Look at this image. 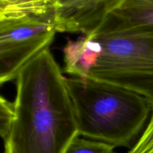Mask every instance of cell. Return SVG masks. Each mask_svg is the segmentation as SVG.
Returning <instances> with one entry per match:
<instances>
[{
	"mask_svg": "<svg viewBox=\"0 0 153 153\" xmlns=\"http://www.w3.org/2000/svg\"><path fill=\"white\" fill-rule=\"evenodd\" d=\"M65 79L49 49L21 69L4 153H64L79 136Z\"/></svg>",
	"mask_w": 153,
	"mask_h": 153,
	"instance_id": "cell-1",
	"label": "cell"
},
{
	"mask_svg": "<svg viewBox=\"0 0 153 153\" xmlns=\"http://www.w3.org/2000/svg\"><path fill=\"white\" fill-rule=\"evenodd\" d=\"M79 136L130 147L152 113L150 102L131 91L88 78H66Z\"/></svg>",
	"mask_w": 153,
	"mask_h": 153,
	"instance_id": "cell-2",
	"label": "cell"
},
{
	"mask_svg": "<svg viewBox=\"0 0 153 153\" xmlns=\"http://www.w3.org/2000/svg\"><path fill=\"white\" fill-rule=\"evenodd\" d=\"M93 34L102 52L89 78L141 95L153 108V30L137 26Z\"/></svg>",
	"mask_w": 153,
	"mask_h": 153,
	"instance_id": "cell-3",
	"label": "cell"
},
{
	"mask_svg": "<svg viewBox=\"0 0 153 153\" xmlns=\"http://www.w3.org/2000/svg\"><path fill=\"white\" fill-rule=\"evenodd\" d=\"M57 32L55 16L0 20V84L16 79L24 66L49 49Z\"/></svg>",
	"mask_w": 153,
	"mask_h": 153,
	"instance_id": "cell-4",
	"label": "cell"
},
{
	"mask_svg": "<svg viewBox=\"0 0 153 153\" xmlns=\"http://www.w3.org/2000/svg\"><path fill=\"white\" fill-rule=\"evenodd\" d=\"M108 0H56L58 32L93 34L107 16Z\"/></svg>",
	"mask_w": 153,
	"mask_h": 153,
	"instance_id": "cell-5",
	"label": "cell"
},
{
	"mask_svg": "<svg viewBox=\"0 0 153 153\" xmlns=\"http://www.w3.org/2000/svg\"><path fill=\"white\" fill-rule=\"evenodd\" d=\"M153 30V0H122L94 33H107L131 27Z\"/></svg>",
	"mask_w": 153,
	"mask_h": 153,
	"instance_id": "cell-6",
	"label": "cell"
},
{
	"mask_svg": "<svg viewBox=\"0 0 153 153\" xmlns=\"http://www.w3.org/2000/svg\"><path fill=\"white\" fill-rule=\"evenodd\" d=\"M102 52V46L91 34L76 40L67 39L63 49L64 72L73 77L87 80Z\"/></svg>",
	"mask_w": 153,
	"mask_h": 153,
	"instance_id": "cell-7",
	"label": "cell"
},
{
	"mask_svg": "<svg viewBox=\"0 0 153 153\" xmlns=\"http://www.w3.org/2000/svg\"><path fill=\"white\" fill-rule=\"evenodd\" d=\"M56 0H0V20L23 17L55 18Z\"/></svg>",
	"mask_w": 153,
	"mask_h": 153,
	"instance_id": "cell-8",
	"label": "cell"
},
{
	"mask_svg": "<svg viewBox=\"0 0 153 153\" xmlns=\"http://www.w3.org/2000/svg\"><path fill=\"white\" fill-rule=\"evenodd\" d=\"M115 146L104 142L76 137L64 153H113Z\"/></svg>",
	"mask_w": 153,
	"mask_h": 153,
	"instance_id": "cell-9",
	"label": "cell"
},
{
	"mask_svg": "<svg viewBox=\"0 0 153 153\" xmlns=\"http://www.w3.org/2000/svg\"><path fill=\"white\" fill-rule=\"evenodd\" d=\"M15 117L14 102H11L1 96L0 98V134L4 141L10 135Z\"/></svg>",
	"mask_w": 153,
	"mask_h": 153,
	"instance_id": "cell-10",
	"label": "cell"
},
{
	"mask_svg": "<svg viewBox=\"0 0 153 153\" xmlns=\"http://www.w3.org/2000/svg\"><path fill=\"white\" fill-rule=\"evenodd\" d=\"M128 153H153V108L149 123Z\"/></svg>",
	"mask_w": 153,
	"mask_h": 153,
	"instance_id": "cell-11",
	"label": "cell"
},
{
	"mask_svg": "<svg viewBox=\"0 0 153 153\" xmlns=\"http://www.w3.org/2000/svg\"><path fill=\"white\" fill-rule=\"evenodd\" d=\"M121 1V0H108V4H107V10L108 13L113 10L118 4ZM107 13V14H108Z\"/></svg>",
	"mask_w": 153,
	"mask_h": 153,
	"instance_id": "cell-12",
	"label": "cell"
}]
</instances>
